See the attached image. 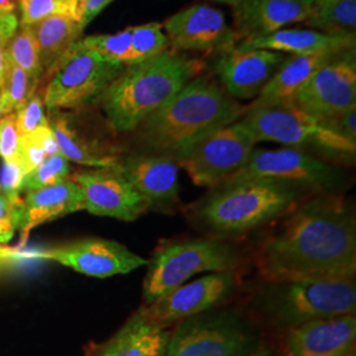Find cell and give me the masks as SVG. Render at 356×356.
<instances>
[{"instance_id":"1","label":"cell","mask_w":356,"mask_h":356,"mask_svg":"<svg viewBox=\"0 0 356 356\" xmlns=\"http://www.w3.org/2000/svg\"><path fill=\"white\" fill-rule=\"evenodd\" d=\"M279 220L256 254L264 282L355 279V214L339 193L310 195Z\"/></svg>"},{"instance_id":"2","label":"cell","mask_w":356,"mask_h":356,"mask_svg":"<svg viewBox=\"0 0 356 356\" xmlns=\"http://www.w3.org/2000/svg\"><path fill=\"white\" fill-rule=\"evenodd\" d=\"M247 110L211 76L200 74L136 127V152L178 161L197 141L241 120Z\"/></svg>"},{"instance_id":"3","label":"cell","mask_w":356,"mask_h":356,"mask_svg":"<svg viewBox=\"0 0 356 356\" xmlns=\"http://www.w3.org/2000/svg\"><path fill=\"white\" fill-rule=\"evenodd\" d=\"M314 195L300 185L268 178L223 182L185 209L191 225L225 241L279 220Z\"/></svg>"},{"instance_id":"4","label":"cell","mask_w":356,"mask_h":356,"mask_svg":"<svg viewBox=\"0 0 356 356\" xmlns=\"http://www.w3.org/2000/svg\"><path fill=\"white\" fill-rule=\"evenodd\" d=\"M204 67L202 61L170 49L149 60L126 65L99 102L106 120L115 134L134 132L148 115L202 74Z\"/></svg>"},{"instance_id":"5","label":"cell","mask_w":356,"mask_h":356,"mask_svg":"<svg viewBox=\"0 0 356 356\" xmlns=\"http://www.w3.org/2000/svg\"><path fill=\"white\" fill-rule=\"evenodd\" d=\"M259 305L273 323L288 330L316 319L355 314V279L266 282Z\"/></svg>"},{"instance_id":"6","label":"cell","mask_w":356,"mask_h":356,"mask_svg":"<svg viewBox=\"0 0 356 356\" xmlns=\"http://www.w3.org/2000/svg\"><path fill=\"white\" fill-rule=\"evenodd\" d=\"M236 250L216 238H191L163 242L147 264L143 282V301L148 305L165 293L198 275L235 270Z\"/></svg>"},{"instance_id":"7","label":"cell","mask_w":356,"mask_h":356,"mask_svg":"<svg viewBox=\"0 0 356 356\" xmlns=\"http://www.w3.org/2000/svg\"><path fill=\"white\" fill-rule=\"evenodd\" d=\"M242 122L257 143L272 141L304 151L314 149L348 163L355 160L356 143L337 135L293 103L250 104Z\"/></svg>"},{"instance_id":"8","label":"cell","mask_w":356,"mask_h":356,"mask_svg":"<svg viewBox=\"0 0 356 356\" xmlns=\"http://www.w3.org/2000/svg\"><path fill=\"white\" fill-rule=\"evenodd\" d=\"M124 67L126 65L82 49L74 42L49 70L51 81L44 91L45 107L49 111H78L99 104L106 90Z\"/></svg>"},{"instance_id":"9","label":"cell","mask_w":356,"mask_h":356,"mask_svg":"<svg viewBox=\"0 0 356 356\" xmlns=\"http://www.w3.org/2000/svg\"><path fill=\"white\" fill-rule=\"evenodd\" d=\"M257 348L247 321L236 310L219 306L178 322L164 356H245Z\"/></svg>"},{"instance_id":"10","label":"cell","mask_w":356,"mask_h":356,"mask_svg":"<svg viewBox=\"0 0 356 356\" xmlns=\"http://www.w3.org/2000/svg\"><path fill=\"white\" fill-rule=\"evenodd\" d=\"M251 178L289 182L314 194L338 193L344 182L343 173L338 166L313 153L292 147L280 149L254 148L245 164L225 182Z\"/></svg>"},{"instance_id":"11","label":"cell","mask_w":356,"mask_h":356,"mask_svg":"<svg viewBox=\"0 0 356 356\" xmlns=\"http://www.w3.org/2000/svg\"><path fill=\"white\" fill-rule=\"evenodd\" d=\"M257 141L241 120L219 128L197 141L178 159L191 182L202 188H216L242 168Z\"/></svg>"},{"instance_id":"12","label":"cell","mask_w":356,"mask_h":356,"mask_svg":"<svg viewBox=\"0 0 356 356\" xmlns=\"http://www.w3.org/2000/svg\"><path fill=\"white\" fill-rule=\"evenodd\" d=\"M49 126L60 153L78 165L113 168L126 154L108 134L114 129L97 126L82 110H51Z\"/></svg>"},{"instance_id":"13","label":"cell","mask_w":356,"mask_h":356,"mask_svg":"<svg viewBox=\"0 0 356 356\" xmlns=\"http://www.w3.org/2000/svg\"><path fill=\"white\" fill-rule=\"evenodd\" d=\"M234 270L207 273L169 291L156 301L143 305L147 318L164 327L222 306L236 291Z\"/></svg>"},{"instance_id":"14","label":"cell","mask_w":356,"mask_h":356,"mask_svg":"<svg viewBox=\"0 0 356 356\" xmlns=\"http://www.w3.org/2000/svg\"><path fill=\"white\" fill-rule=\"evenodd\" d=\"M293 104L317 119L330 118L356 106L355 48L321 66L296 94Z\"/></svg>"},{"instance_id":"15","label":"cell","mask_w":356,"mask_h":356,"mask_svg":"<svg viewBox=\"0 0 356 356\" xmlns=\"http://www.w3.org/2000/svg\"><path fill=\"white\" fill-rule=\"evenodd\" d=\"M36 256L95 279L127 275L148 264L145 257L135 254L124 244L103 238L78 239L45 250Z\"/></svg>"},{"instance_id":"16","label":"cell","mask_w":356,"mask_h":356,"mask_svg":"<svg viewBox=\"0 0 356 356\" xmlns=\"http://www.w3.org/2000/svg\"><path fill=\"white\" fill-rule=\"evenodd\" d=\"M285 58L286 54L280 51L236 44L227 51L216 53L211 61V72L229 97L238 102L250 101L259 97Z\"/></svg>"},{"instance_id":"17","label":"cell","mask_w":356,"mask_h":356,"mask_svg":"<svg viewBox=\"0 0 356 356\" xmlns=\"http://www.w3.org/2000/svg\"><path fill=\"white\" fill-rule=\"evenodd\" d=\"M70 178L82 191L85 210L92 216L134 222L148 211L144 200L115 166L81 169Z\"/></svg>"},{"instance_id":"18","label":"cell","mask_w":356,"mask_h":356,"mask_svg":"<svg viewBox=\"0 0 356 356\" xmlns=\"http://www.w3.org/2000/svg\"><path fill=\"white\" fill-rule=\"evenodd\" d=\"M115 168L138 191L148 211L175 214L181 207L177 161L145 153L124 154Z\"/></svg>"},{"instance_id":"19","label":"cell","mask_w":356,"mask_h":356,"mask_svg":"<svg viewBox=\"0 0 356 356\" xmlns=\"http://www.w3.org/2000/svg\"><path fill=\"white\" fill-rule=\"evenodd\" d=\"M170 51H227L239 42L235 31L227 24L222 11L197 4L169 16L163 23Z\"/></svg>"},{"instance_id":"20","label":"cell","mask_w":356,"mask_h":356,"mask_svg":"<svg viewBox=\"0 0 356 356\" xmlns=\"http://www.w3.org/2000/svg\"><path fill=\"white\" fill-rule=\"evenodd\" d=\"M355 341V314H346L291 329L285 343L289 356H350Z\"/></svg>"},{"instance_id":"21","label":"cell","mask_w":356,"mask_h":356,"mask_svg":"<svg viewBox=\"0 0 356 356\" xmlns=\"http://www.w3.org/2000/svg\"><path fill=\"white\" fill-rule=\"evenodd\" d=\"M239 41L272 35L293 23H304L310 6L302 0H239L232 7Z\"/></svg>"},{"instance_id":"22","label":"cell","mask_w":356,"mask_h":356,"mask_svg":"<svg viewBox=\"0 0 356 356\" xmlns=\"http://www.w3.org/2000/svg\"><path fill=\"white\" fill-rule=\"evenodd\" d=\"M81 210H85L83 195L70 177L51 186L26 191L19 204L17 216L22 243H26L29 232L38 226Z\"/></svg>"},{"instance_id":"23","label":"cell","mask_w":356,"mask_h":356,"mask_svg":"<svg viewBox=\"0 0 356 356\" xmlns=\"http://www.w3.org/2000/svg\"><path fill=\"white\" fill-rule=\"evenodd\" d=\"M170 332L147 318L140 309L92 356H164Z\"/></svg>"},{"instance_id":"24","label":"cell","mask_w":356,"mask_h":356,"mask_svg":"<svg viewBox=\"0 0 356 356\" xmlns=\"http://www.w3.org/2000/svg\"><path fill=\"white\" fill-rule=\"evenodd\" d=\"M343 51L288 54L284 63L277 69V72L268 81L264 89L261 90L256 101L251 104L261 106L293 103L296 94L305 85L307 79L313 76L321 66L327 64Z\"/></svg>"},{"instance_id":"25","label":"cell","mask_w":356,"mask_h":356,"mask_svg":"<svg viewBox=\"0 0 356 356\" xmlns=\"http://www.w3.org/2000/svg\"><path fill=\"white\" fill-rule=\"evenodd\" d=\"M241 44L284 54H312L321 51H343L355 48V36L341 38L313 29H280L263 38L245 40Z\"/></svg>"},{"instance_id":"26","label":"cell","mask_w":356,"mask_h":356,"mask_svg":"<svg viewBox=\"0 0 356 356\" xmlns=\"http://www.w3.org/2000/svg\"><path fill=\"white\" fill-rule=\"evenodd\" d=\"M29 29L36 40L44 72L51 70L83 32L78 20L65 15L49 16Z\"/></svg>"},{"instance_id":"27","label":"cell","mask_w":356,"mask_h":356,"mask_svg":"<svg viewBox=\"0 0 356 356\" xmlns=\"http://www.w3.org/2000/svg\"><path fill=\"white\" fill-rule=\"evenodd\" d=\"M304 23L325 35L356 36V0H316Z\"/></svg>"},{"instance_id":"28","label":"cell","mask_w":356,"mask_h":356,"mask_svg":"<svg viewBox=\"0 0 356 356\" xmlns=\"http://www.w3.org/2000/svg\"><path fill=\"white\" fill-rule=\"evenodd\" d=\"M38 82L17 66L8 64L0 83V103L4 115L13 114L38 91Z\"/></svg>"},{"instance_id":"29","label":"cell","mask_w":356,"mask_h":356,"mask_svg":"<svg viewBox=\"0 0 356 356\" xmlns=\"http://www.w3.org/2000/svg\"><path fill=\"white\" fill-rule=\"evenodd\" d=\"M60 153L58 145L53 136L51 126L20 136L17 161L24 169L26 175L41 165L47 157Z\"/></svg>"},{"instance_id":"30","label":"cell","mask_w":356,"mask_h":356,"mask_svg":"<svg viewBox=\"0 0 356 356\" xmlns=\"http://www.w3.org/2000/svg\"><path fill=\"white\" fill-rule=\"evenodd\" d=\"M82 49L95 51L104 58L129 65L132 63V32L131 26L115 35H92L76 41Z\"/></svg>"},{"instance_id":"31","label":"cell","mask_w":356,"mask_h":356,"mask_svg":"<svg viewBox=\"0 0 356 356\" xmlns=\"http://www.w3.org/2000/svg\"><path fill=\"white\" fill-rule=\"evenodd\" d=\"M7 63L23 69L28 76L40 81L44 70L40 61L36 40L29 26H22L13 35L7 49Z\"/></svg>"},{"instance_id":"32","label":"cell","mask_w":356,"mask_h":356,"mask_svg":"<svg viewBox=\"0 0 356 356\" xmlns=\"http://www.w3.org/2000/svg\"><path fill=\"white\" fill-rule=\"evenodd\" d=\"M132 32V63L136 64L149 60L169 49L161 23H148L143 26H131ZM129 64V65H131Z\"/></svg>"},{"instance_id":"33","label":"cell","mask_w":356,"mask_h":356,"mask_svg":"<svg viewBox=\"0 0 356 356\" xmlns=\"http://www.w3.org/2000/svg\"><path fill=\"white\" fill-rule=\"evenodd\" d=\"M22 26H29L49 16L65 15L79 22V0H20Z\"/></svg>"},{"instance_id":"34","label":"cell","mask_w":356,"mask_h":356,"mask_svg":"<svg viewBox=\"0 0 356 356\" xmlns=\"http://www.w3.org/2000/svg\"><path fill=\"white\" fill-rule=\"evenodd\" d=\"M69 177L70 164L61 153H57L47 157L41 165L26 175L22 185V193L51 186Z\"/></svg>"},{"instance_id":"35","label":"cell","mask_w":356,"mask_h":356,"mask_svg":"<svg viewBox=\"0 0 356 356\" xmlns=\"http://www.w3.org/2000/svg\"><path fill=\"white\" fill-rule=\"evenodd\" d=\"M16 128L19 136L29 135L40 128L48 127L49 119L45 115L44 95L38 91L16 113Z\"/></svg>"},{"instance_id":"36","label":"cell","mask_w":356,"mask_h":356,"mask_svg":"<svg viewBox=\"0 0 356 356\" xmlns=\"http://www.w3.org/2000/svg\"><path fill=\"white\" fill-rule=\"evenodd\" d=\"M22 197L13 198L0 191V243L7 244L17 231L19 204Z\"/></svg>"},{"instance_id":"37","label":"cell","mask_w":356,"mask_h":356,"mask_svg":"<svg viewBox=\"0 0 356 356\" xmlns=\"http://www.w3.org/2000/svg\"><path fill=\"white\" fill-rule=\"evenodd\" d=\"M19 132L16 128V115H4L0 119V157L3 161L17 160Z\"/></svg>"},{"instance_id":"38","label":"cell","mask_w":356,"mask_h":356,"mask_svg":"<svg viewBox=\"0 0 356 356\" xmlns=\"http://www.w3.org/2000/svg\"><path fill=\"white\" fill-rule=\"evenodd\" d=\"M318 120L325 127L329 128L337 135L356 143V106L346 110L343 113Z\"/></svg>"},{"instance_id":"39","label":"cell","mask_w":356,"mask_h":356,"mask_svg":"<svg viewBox=\"0 0 356 356\" xmlns=\"http://www.w3.org/2000/svg\"><path fill=\"white\" fill-rule=\"evenodd\" d=\"M26 177V172L17 160L4 161L0 176V191L13 197H22V185Z\"/></svg>"},{"instance_id":"40","label":"cell","mask_w":356,"mask_h":356,"mask_svg":"<svg viewBox=\"0 0 356 356\" xmlns=\"http://www.w3.org/2000/svg\"><path fill=\"white\" fill-rule=\"evenodd\" d=\"M17 17L13 13L0 15V83L6 73L7 66V49L13 35L17 31Z\"/></svg>"},{"instance_id":"41","label":"cell","mask_w":356,"mask_h":356,"mask_svg":"<svg viewBox=\"0 0 356 356\" xmlns=\"http://www.w3.org/2000/svg\"><path fill=\"white\" fill-rule=\"evenodd\" d=\"M113 0H79V24L82 29L89 26Z\"/></svg>"},{"instance_id":"42","label":"cell","mask_w":356,"mask_h":356,"mask_svg":"<svg viewBox=\"0 0 356 356\" xmlns=\"http://www.w3.org/2000/svg\"><path fill=\"white\" fill-rule=\"evenodd\" d=\"M20 254L17 251L15 250H10V248H4V247H0V267L6 263H11L13 260L19 259Z\"/></svg>"},{"instance_id":"43","label":"cell","mask_w":356,"mask_h":356,"mask_svg":"<svg viewBox=\"0 0 356 356\" xmlns=\"http://www.w3.org/2000/svg\"><path fill=\"white\" fill-rule=\"evenodd\" d=\"M20 0H0V15L13 13Z\"/></svg>"},{"instance_id":"44","label":"cell","mask_w":356,"mask_h":356,"mask_svg":"<svg viewBox=\"0 0 356 356\" xmlns=\"http://www.w3.org/2000/svg\"><path fill=\"white\" fill-rule=\"evenodd\" d=\"M245 356H270V351L268 350V348H257L256 351L254 353H251V354H248V355Z\"/></svg>"},{"instance_id":"45","label":"cell","mask_w":356,"mask_h":356,"mask_svg":"<svg viewBox=\"0 0 356 356\" xmlns=\"http://www.w3.org/2000/svg\"><path fill=\"white\" fill-rule=\"evenodd\" d=\"M216 1H219V3H225V4H227L229 7H232L234 4H236L239 0H216Z\"/></svg>"},{"instance_id":"46","label":"cell","mask_w":356,"mask_h":356,"mask_svg":"<svg viewBox=\"0 0 356 356\" xmlns=\"http://www.w3.org/2000/svg\"><path fill=\"white\" fill-rule=\"evenodd\" d=\"M302 1H304V3H306L307 6H310V4H312V3H314L316 0H302Z\"/></svg>"},{"instance_id":"47","label":"cell","mask_w":356,"mask_h":356,"mask_svg":"<svg viewBox=\"0 0 356 356\" xmlns=\"http://www.w3.org/2000/svg\"><path fill=\"white\" fill-rule=\"evenodd\" d=\"M3 118V111H1V103H0V119Z\"/></svg>"},{"instance_id":"48","label":"cell","mask_w":356,"mask_h":356,"mask_svg":"<svg viewBox=\"0 0 356 356\" xmlns=\"http://www.w3.org/2000/svg\"><path fill=\"white\" fill-rule=\"evenodd\" d=\"M350 356H355V351H354V353H353V354H351Z\"/></svg>"}]
</instances>
